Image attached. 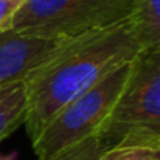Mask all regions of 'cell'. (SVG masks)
<instances>
[{"label":"cell","mask_w":160,"mask_h":160,"mask_svg":"<svg viewBox=\"0 0 160 160\" xmlns=\"http://www.w3.org/2000/svg\"><path fill=\"white\" fill-rule=\"evenodd\" d=\"M133 0H24L11 30L44 39H69L129 19Z\"/></svg>","instance_id":"4"},{"label":"cell","mask_w":160,"mask_h":160,"mask_svg":"<svg viewBox=\"0 0 160 160\" xmlns=\"http://www.w3.org/2000/svg\"><path fill=\"white\" fill-rule=\"evenodd\" d=\"M64 39H44L21 35L14 30H0V90L21 83L42 64Z\"/></svg>","instance_id":"5"},{"label":"cell","mask_w":160,"mask_h":160,"mask_svg":"<svg viewBox=\"0 0 160 160\" xmlns=\"http://www.w3.org/2000/svg\"><path fill=\"white\" fill-rule=\"evenodd\" d=\"M98 138L115 144L160 146V49L140 52Z\"/></svg>","instance_id":"2"},{"label":"cell","mask_w":160,"mask_h":160,"mask_svg":"<svg viewBox=\"0 0 160 160\" xmlns=\"http://www.w3.org/2000/svg\"><path fill=\"white\" fill-rule=\"evenodd\" d=\"M102 144L98 138V135L90 137L83 141H80L69 149L60 152L58 155L49 158V160H99V155L102 152Z\"/></svg>","instance_id":"9"},{"label":"cell","mask_w":160,"mask_h":160,"mask_svg":"<svg viewBox=\"0 0 160 160\" xmlns=\"http://www.w3.org/2000/svg\"><path fill=\"white\" fill-rule=\"evenodd\" d=\"M132 61L121 64L101 82L63 105L32 141L38 160H49L71 146L99 133L119 98Z\"/></svg>","instance_id":"3"},{"label":"cell","mask_w":160,"mask_h":160,"mask_svg":"<svg viewBox=\"0 0 160 160\" xmlns=\"http://www.w3.org/2000/svg\"><path fill=\"white\" fill-rule=\"evenodd\" d=\"M99 160H160V146L115 144L102 149Z\"/></svg>","instance_id":"8"},{"label":"cell","mask_w":160,"mask_h":160,"mask_svg":"<svg viewBox=\"0 0 160 160\" xmlns=\"http://www.w3.org/2000/svg\"><path fill=\"white\" fill-rule=\"evenodd\" d=\"M127 21L140 52L160 49V0H133Z\"/></svg>","instance_id":"6"},{"label":"cell","mask_w":160,"mask_h":160,"mask_svg":"<svg viewBox=\"0 0 160 160\" xmlns=\"http://www.w3.org/2000/svg\"><path fill=\"white\" fill-rule=\"evenodd\" d=\"M0 160H11V158H8V157H3V155H0Z\"/></svg>","instance_id":"11"},{"label":"cell","mask_w":160,"mask_h":160,"mask_svg":"<svg viewBox=\"0 0 160 160\" xmlns=\"http://www.w3.org/2000/svg\"><path fill=\"white\" fill-rule=\"evenodd\" d=\"M25 113L27 96L24 82L0 90V141L24 124Z\"/></svg>","instance_id":"7"},{"label":"cell","mask_w":160,"mask_h":160,"mask_svg":"<svg viewBox=\"0 0 160 160\" xmlns=\"http://www.w3.org/2000/svg\"><path fill=\"white\" fill-rule=\"evenodd\" d=\"M24 0H0V30H10L13 18Z\"/></svg>","instance_id":"10"},{"label":"cell","mask_w":160,"mask_h":160,"mask_svg":"<svg viewBox=\"0 0 160 160\" xmlns=\"http://www.w3.org/2000/svg\"><path fill=\"white\" fill-rule=\"evenodd\" d=\"M140 53L129 21L93 30L63 44L24 80L27 113L24 126L33 141L50 118L121 64Z\"/></svg>","instance_id":"1"}]
</instances>
